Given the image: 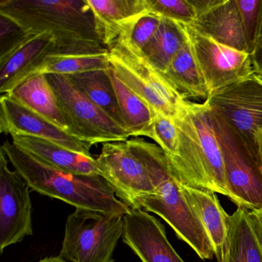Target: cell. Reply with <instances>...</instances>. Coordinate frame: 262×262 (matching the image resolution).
<instances>
[{"label":"cell","mask_w":262,"mask_h":262,"mask_svg":"<svg viewBox=\"0 0 262 262\" xmlns=\"http://www.w3.org/2000/svg\"><path fill=\"white\" fill-rule=\"evenodd\" d=\"M0 15L32 34L49 32L57 55L108 53L96 30L87 0H1Z\"/></svg>","instance_id":"cell-1"},{"label":"cell","mask_w":262,"mask_h":262,"mask_svg":"<svg viewBox=\"0 0 262 262\" xmlns=\"http://www.w3.org/2000/svg\"><path fill=\"white\" fill-rule=\"evenodd\" d=\"M179 147L174 156H165L181 185L211 191L231 199L222 150L206 102H190L186 113L176 119Z\"/></svg>","instance_id":"cell-2"},{"label":"cell","mask_w":262,"mask_h":262,"mask_svg":"<svg viewBox=\"0 0 262 262\" xmlns=\"http://www.w3.org/2000/svg\"><path fill=\"white\" fill-rule=\"evenodd\" d=\"M1 149L14 170L33 191L79 209L105 214H128L131 208L119 200L100 174H78L55 168L6 141Z\"/></svg>","instance_id":"cell-3"},{"label":"cell","mask_w":262,"mask_h":262,"mask_svg":"<svg viewBox=\"0 0 262 262\" xmlns=\"http://www.w3.org/2000/svg\"><path fill=\"white\" fill-rule=\"evenodd\" d=\"M99 174L130 208L173 176L163 150L140 138L102 145L96 158Z\"/></svg>","instance_id":"cell-4"},{"label":"cell","mask_w":262,"mask_h":262,"mask_svg":"<svg viewBox=\"0 0 262 262\" xmlns=\"http://www.w3.org/2000/svg\"><path fill=\"white\" fill-rule=\"evenodd\" d=\"M108 57L118 79L156 113L174 120L185 114L190 101L184 99L163 73L127 39L110 48Z\"/></svg>","instance_id":"cell-5"},{"label":"cell","mask_w":262,"mask_h":262,"mask_svg":"<svg viewBox=\"0 0 262 262\" xmlns=\"http://www.w3.org/2000/svg\"><path fill=\"white\" fill-rule=\"evenodd\" d=\"M124 215L76 208L67 217L59 256L67 261L113 262Z\"/></svg>","instance_id":"cell-6"},{"label":"cell","mask_w":262,"mask_h":262,"mask_svg":"<svg viewBox=\"0 0 262 262\" xmlns=\"http://www.w3.org/2000/svg\"><path fill=\"white\" fill-rule=\"evenodd\" d=\"M211 117L222 150L230 200L248 211H260L262 168L258 156L232 128L211 112Z\"/></svg>","instance_id":"cell-7"},{"label":"cell","mask_w":262,"mask_h":262,"mask_svg":"<svg viewBox=\"0 0 262 262\" xmlns=\"http://www.w3.org/2000/svg\"><path fill=\"white\" fill-rule=\"evenodd\" d=\"M47 76L70 134L91 147L98 144L124 142L131 137L125 128L81 93L68 76Z\"/></svg>","instance_id":"cell-8"},{"label":"cell","mask_w":262,"mask_h":262,"mask_svg":"<svg viewBox=\"0 0 262 262\" xmlns=\"http://www.w3.org/2000/svg\"><path fill=\"white\" fill-rule=\"evenodd\" d=\"M205 102L258 156L255 135L262 129V79L254 73L214 92Z\"/></svg>","instance_id":"cell-9"},{"label":"cell","mask_w":262,"mask_h":262,"mask_svg":"<svg viewBox=\"0 0 262 262\" xmlns=\"http://www.w3.org/2000/svg\"><path fill=\"white\" fill-rule=\"evenodd\" d=\"M139 208L163 219L177 237L188 244L202 260L213 258L214 252L211 241L188 204L182 185L174 176L152 194L141 199Z\"/></svg>","instance_id":"cell-10"},{"label":"cell","mask_w":262,"mask_h":262,"mask_svg":"<svg viewBox=\"0 0 262 262\" xmlns=\"http://www.w3.org/2000/svg\"><path fill=\"white\" fill-rule=\"evenodd\" d=\"M182 25L206 82L209 96L254 74L250 53L223 45L201 33L191 24Z\"/></svg>","instance_id":"cell-11"},{"label":"cell","mask_w":262,"mask_h":262,"mask_svg":"<svg viewBox=\"0 0 262 262\" xmlns=\"http://www.w3.org/2000/svg\"><path fill=\"white\" fill-rule=\"evenodd\" d=\"M0 151V251L33 235L32 199L30 185Z\"/></svg>","instance_id":"cell-12"},{"label":"cell","mask_w":262,"mask_h":262,"mask_svg":"<svg viewBox=\"0 0 262 262\" xmlns=\"http://www.w3.org/2000/svg\"><path fill=\"white\" fill-rule=\"evenodd\" d=\"M0 132L10 136L18 135L46 139L71 151L94 157L90 145L15 102L7 94L0 98Z\"/></svg>","instance_id":"cell-13"},{"label":"cell","mask_w":262,"mask_h":262,"mask_svg":"<svg viewBox=\"0 0 262 262\" xmlns=\"http://www.w3.org/2000/svg\"><path fill=\"white\" fill-rule=\"evenodd\" d=\"M122 239L142 262H185L168 240L165 226L142 208L124 215Z\"/></svg>","instance_id":"cell-14"},{"label":"cell","mask_w":262,"mask_h":262,"mask_svg":"<svg viewBox=\"0 0 262 262\" xmlns=\"http://www.w3.org/2000/svg\"><path fill=\"white\" fill-rule=\"evenodd\" d=\"M195 11L192 25L227 47L250 53L236 0H190Z\"/></svg>","instance_id":"cell-15"},{"label":"cell","mask_w":262,"mask_h":262,"mask_svg":"<svg viewBox=\"0 0 262 262\" xmlns=\"http://www.w3.org/2000/svg\"><path fill=\"white\" fill-rule=\"evenodd\" d=\"M96 22V30L110 50L128 39L138 21L148 14L146 0H87Z\"/></svg>","instance_id":"cell-16"},{"label":"cell","mask_w":262,"mask_h":262,"mask_svg":"<svg viewBox=\"0 0 262 262\" xmlns=\"http://www.w3.org/2000/svg\"><path fill=\"white\" fill-rule=\"evenodd\" d=\"M56 53V40L52 33L30 34L17 48L0 58V93L13 91L45 56Z\"/></svg>","instance_id":"cell-17"},{"label":"cell","mask_w":262,"mask_h":262,"mask_svg":"<svg viewBox=\"0 0 262 262\" xmlns=\"http://www.w3.org/2000/svg\"><path fill=\"white\" fill-rule=\"evenodd\" d=\"M11 137L16 147L55 168L78 174H99L96 158L39 138L18 135Z\"/></svg>","instance_id":"cell-18"},{"label":"cell","mask_w":262,"mask_h":262,"mask_svg":"<svg viewBox=\"0 0 262 262\" xmlns=\"http://www.w3.org/2000/svg\"><path fill=\"white\" fill-rule=\"evenodd\" d=\"M182 189L211 241L217 261L222 262L228 234V214L222 208L217 193L182 185Z\"/></svg>","instance_id":"cell-19"},{"label":"cell","mask_w":262,"mask_h":262,"mask_svg":"<svg viewBox=\"0 0 262 262\" xmlns=\"http://www.w3.org/2000/svg\"><path fill=\"white\" fill-rule=\"evenodd\" d=\"M7 95L23 106L68 132L56 94L47 75L31 76Z\"/></svg>","instance_id":"cell-20"},{"label":"cell","mask_w":262,"mask_h":262,"mask_svg":"<svg viewBox=\"0 0 262 262\" xmlns=\"http://www.w3.org/2000/svg\"><path fill=\"white\" fill-rule=\"evenodd\" d=\"M228 234L222 262H262V250L249 217V211L237 207L228 214Z\"/></svg>","instance_id":"cell-21"},{"label":"cell","mask_w":262,"mask_h":262,"mask_svg":"<svg viewBox=\"0 0 262 262\" xmlns=\"http://www.w3.org/2000/svg\"><path fill=\"white\" fill-rule=\"evenodd\" d=\"M163 75L186 100L191 98L206 100L209 97L206 82L189 39L171 61Z\"/></svg>","instance_id":"cell-22"},{"label":"cell","mask_w":262,"mask_h":262,"mask_svg":"<svg viewBox=\"0 0 262 262\" xmlns=\"http://www.w3.org/2000/svg\"><path fill=\"white\" fill-rule=\"evenodd\" d=\"M110 74L125 128L131 135V137L145 136L152 139L153 121L156 112L122 83L112 68H110Z\"/></svg>","instance_id":"cell-23"},{"label":"cell","mask_w":262,"mask_h":262,"mask_svg":"<svg viewBox=\"0 0 262 262\" xmlns=\"http://www.w3.org/2000/svg\"><path fill=\"white\" fill-rule=\"evenodd\" d=\"M110 70H93L72 75L68 78L81 93L119 125L125 128Z\"/></svg>","instance_id":"cell-24"},{"label":"cell","mask_w":262,"mask_h":262,"mask_svg":"<svg viewBox=\"0 0 262 262\" xmlns=\"http://www.w3.org/2000/svg\"><path fill=\"white\" fill-rule=\"evenodd\" d=\"M188 40L182 24L162 18L157 32L142 53L154 68L164 73Z\"/></svg>","instance_id":"cell-25"},{"label":"cell","mask_w":262,"mask_h":262,"mask_svg":"<svg viewBox=\"0 0 262 262\" xmlns=\"http://www.w3.org/2000/svg\"><path fill=\"white\" fill-rule=\"evenodd\" d=\"M110 68L108 53L96 55H48L29 73L26 80L36 75L69 76L93 70H106Z\"/></svg>","instance_id":"cell-26"},{"label":"cell","mask_w":262,"mask_h":262,"mask_svg":"<svg viewBox=\"0 0 262 262\" xmlns=\"http://www.w3.org/2000/svg\"><path fill=\"white\" fill-rule=\"evenodd\" d=\"M148 13L182 24L195 20L194 7L190 0H146Z\"/></svg>","instance_id":"cell-27"},{"label":"cell","mask_w":262,"mask_h":262,"mask_svg":"<svg viewBox=\"0 0 262 262\" xmlns=\"http://www.w3.org/2000/svg\"><path fill=\"white\" fill-rule=\"evenodd\" d=\"M152 131V140L163 150L165 156H174L179 147V131L176 121L156 113Z\"/></svg>","instance_id":"cell-28"},{"label":"cell","mask_w":262,"mask_h":262,"mask_svg":"<svg viewBox=\"0 0 262 262\" xmlns=\"http://www.w3.org/2000/svg\"><path fill=\"white\" fill-rule=\"evenodd\" d=\"M32 33L24 31L17 24L0 15V58L17 48Z\"/></svg>","instance_id":"cell-29"},{"label":"cell","mask_w":262,"mask_h":262,"mask_svg":"<svg viewBox=\"0 0 262 262\" xmlns=\"http://www.w3.org/2000/svg\"><path fill=\"white\" fill-rule=\"evenodd\" d=\"M162 19L151 13L145 15L138 21L127 40L133 47L142 52L156 34Z\"/></svg>","instance_id":"cell-30"},{"label":"cell","mask_w":262,"mask_h":262,"mask_svg":"<svg viewBox=\"0 0 262 262\" xmlns=\"http://www.w3.org/2000/svg\"><path fill=\"white\" fill-rule=\"evenodd\" d=\"M240 11L241 18L245 29L249 47L250 54L252 49L258 17L260 0H236Z\"/></svg>","instance_id":"cell-31"},{"label":"cell","mask_w":262,"mask_h":262,"mask_svg":"<svg viewBox=\"0 0 262 262\" xmlns=\"http://www.w3.org/2000/svg\"><path fill=\"white\" fill-rule=\"evenodd\" d=\"M251 56L254 74L262 79V0H260L257 27L253 41Z\"/></svg>","instance_id":"cell-32"},{"label":"cell","mask_w":262,"mask_h":262,"mask_svg":"<svg viewBox=\"0 0 262 262\" xmlns=\"http://www.w3.org/2000/svg\"><path fill=\"white\" fill-rule=\"evenodd\" d=\"M249 217L256 237L258 240L262 250V210L260 211H249Z\"/></svg>","instance_id":"cell-33"},{"label":"cell","mask_w":262,"mask_h":262,"mask_svg":"<svg viewBox=\"0 0 262 262\" xmlns=\"http://www.w3.org/2000/svg\"><path fill=\"white\" fill-rule=\"evenodd\" d=\"M256 145H257V154L262 168V129L259 130L255 135Z\"/></svg>","instance_id":"cell-34"},{"label":"cell","mask_w":262,"mask_h":262,"mask_svg":"<svg viewBox=\"0 0 262 262\" xmlns=\"http://www.w3.org/2000/svg\"><path fill=\"white\" fill-rule=\"evenodd\" d=\"M38 262H67L64 260L60 256H52V257H47L42 259Z\"/></svg>","instance_id":"cell-35"}]
</instances>
